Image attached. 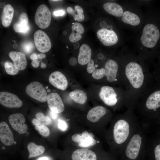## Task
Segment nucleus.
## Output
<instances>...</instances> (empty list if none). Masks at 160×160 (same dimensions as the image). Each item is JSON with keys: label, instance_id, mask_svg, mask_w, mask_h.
I'll list each match as a JSON object with an SVG mask.
<instances>
[{"label": "nucleus", "instance_id": "f257e3e1", "mask_svg": "<svg viewBox=\"0 0 160 160\" xmlns=\"http://www.w3.org/2000/svg\"><path fill=\"white\" fill-rule=\"evenodd\" d=\"M121 75L128 98L127 108L134 110L138 100L154 79L148 65L132 50L124 47Z\"/></svg>", "mask_w": 160, "mask_h": 160}, {"label": "nucleus", "instance_id": "f03ea898", "mask_svg": "<svg viewBox=\"0 0 160 160\" xmlns=\"http://www.w3.org/2000/svg\"><path fill=\"white\" fill-rule=\"evenodd\" d=\"M140 120L134 111L127 108L116 117L106 133V137L111 150L120 153L137 127Z\"/></svg>", "mask_w": 160, "mask_h": 160}, {"label": "nucleus", "instance_id": "7ed1b4c3", "mask_svg": "<svg viewBox=\"0 0 160 160\" xmlns=\"http://www.w3.org/2000/svg\"><path fill=\"white\" fill-rule=\"evenodd\" d=\"M142 28L135 39L132 50L148 66L158 52L156 48L160 39V30L153 20L150 10H147Z\"/></svg>", "mask_w": 160, "mask_h": 160}, {"label": "nucleus", "instance_id": "20e7f679", "mask_svg": "<svg viewBox=\"0 0 160 160\" xmlns=\"http://www.w3.org/2000/svg\"><path fill=\"white\" fill-rule=\"evenodd\" d=\"M140 120L151 122L160 116V81L154 79L138 100L134 109Z\"/></svg>", "mask_w": 160, "mask_h": 160}, {"label": "nucleus", "instance_id": "39448f33", "mask_svg": "<svg viewBox=\"0 0 160 160\" xmlns=\"http://www.w3.org/2000/svg\"><path fill=\"white\" fill-rule=\"evenodd\" d=\"M124 9L118 19L123 29L129 30L137 34L140 32L145 19V14L140 6L135 1H123Z\"/></svg>", "mask_w": 160, "mask_h": 160}, {"label": "nucleus", "instance_id": "423d86ee", "mask_svg": "<svg viewBox=\"0 0 160 160\" xmlns=\"http://www.w3.org/2000/svg\"><path fill=\"white\" fill-rule=\"evenodd\" d=\"M98 96L105 105L114 110L127 108V94L125 90L121 87L104 85L100 88Z\"/></svg>", "mask_w": 160, "mask_h": 160}, {"label": "nucleus", "instance_id": "0eeeda50", "mask_svg": "<svg viewBox=\"0 0 160 160\" xmlns=\"http://www.w3.org/2000/svg\"><path fill=\"white\" fill-rule=\"evenodd\" d=\"M121 51L116 59L109 58L105 63L103 68L105 71L103 80L106 85H117L123 88L121 75Z\"/></svg>", "mask_w": 160, "mask_h": 160}, {"label": "nucleus", "instance_id": "6e6552de", "mask_svg": "<svg viewBox=\"0 0 160 160\" xmlns=\"http://www.w3.org/2000/svg\"><path fill=\"white\" fill-rule=\"evenodd\" d=\"M96 34L98 39L105 46H113L119 43L123 45L124 43L123 33H117L113 29L104 27L98 30Z\"/></svg>", "mask_w": 160, "mask_h": 160}, {"label": "nucleus", "instance_id": "1a4fd4ad", "mask_svg": "<svg viewBox=\"0 0 160 160\" xmlns=\"http://www.w3.org/2000/svg\"><path fill=\"white\" fill-rule=\"evenodd\" d=\"M25 92L32 98L41 102L47 101L48 96L46 90L40 82L35 81L31 82L26 86Z\"/></svg>", "mask_w": 160, "mask_h": 160}, {"label": "nucleus", "instance_id": "9d476101", "mask_svg": "<svg viewBox=\"0 0 160 160\" xmlns=\"http://www.w3.org/2000/svg\"><path fill=\"white\" fill-rule=\"evenodd\" d=\"M35 21L40 28L45 29L49 25L51 20V12L45 4H42L37 8L34 17Z\"/></svg>", "mask_w": 160, "mask_h": 160}, {"label": "nucleus", "instance_id": "9b49d317", "mask_svg": "<svg viewBox=\"0 0 160 160\" xmlns=\"http://www.w3.org/2000/svg\"><path fill=\"white\" fill-rule=\"evenodd\" d=\"M111 114L105 107L102 105L96 106L88 111L87 118L90 121L95 123L100 120L108 122L111 119Z\"/></svg>", "mask_w": 160, "mask_h": 160}, {"label": "nucleus", "instance_id": "f8f14e48", "mask_svg": "<svg viewBox=\"0 0 160 160\" xmlns=\"http://www.w3.org/2000/svg\"><path fill=\"white\" fill-rule=\"evenodd\" d=\"M71 160H107V157L100 155L95 151L85 148L73 151L71 155Z\"/></svg>", "mask_w": 160, "mask_h": 160}, {"label": "nucleus", "instance_id": "ddd939ff", "mask_svg": "<svg viewBox=\"0 0 160 160\" xmlns=\"http://www.w3.org/2000/svg\"><path fill=\"white\" fill-rule=\"evenodd\" d=\"M34 40L37 49L41 52H47L51 47V43L49 37L41 30H38L35 32Z\"/></svg>", "mask_w": 160, "mask_h": 160}, {"label": "nucleus", "instance_id": "4468645a", "mask_svg": "<svg viewBox=\"0 0 160 160\" xmlns=\"http://www.w3.org/2000/svg\"><path fill=\"white\" fill-rule=\"evenodd\" d=\"M72 140L78 143V145L82 148H87L93 145L96 143L94 138V135L92 133L85 131L81 134H73L71 137Z\"/></svg>", "mask_w": 160, "mask_h": 160}, {"label": "nucleus", "instance_id": "2eb2a0df", "mask_svg": "<svg viewBox=\"0 0 160 160\" xmlns=\"http://www.w3.org/2000/svg\"><path fill=\"white\" fill-rule=\"evenodd\" d=\"M0 103L9 108H18L22 105V101L16 95L7 92H0Z\"/></svg>", "mask_w": 160, "mask_h": 160}, {"label": "nucleus", "instance_id": "dca6fc26", "mask_svg": "<svg viewBox=\"0 0 160 160\" xmlns=\"http://www.w3.org/2000/svg\"><path fill=\"white\" fill-rule=\"evenodd\" d=\"M8 120L12 128L18 133L23 134L27 130V126L25 123V119L22 114H12L9 116Z\"/></svg>", "mask_w": 160, "mask_h": 160}, {"label": "nucleus", "instance_id": "f3484780", "mask_svg": "<svg viewBox=\"0 0 160 160\" xmlns=\"http://www.w3.org/2000/svg\"><path fill=\"white\" fill-rule=\"evenodd\" d=\"M47 102L48 106L52 111L58 113L64 111V105L61 97L57 93L52 92L49 94Z\"/></svg>", "mask_w": 160, "mask_h": 160}, {"label": "nucleus", "instance_id": "a211bd4d", "mask_svg": "<svg viewBox=\"0 0 160 160\" xmlns=\"http://www.w3.org/2000/svg\"><path fill=\"white\" fill-rule=\"evenodd\" d=\"M49 83L55 87L64 90L68 85V81L65 76L59 71L52 72L49 78Z\"/></svg>", "mask_w": 160, "mask_h": 160}, {"label": "nucleus", "instance_id": "6ab92c4d", "mask_svg": "<svg viewBox=\"0 0 160 160\" xmlns=\"http://www.w3.org/2000/svg\"><path fill=\"white\" fill-rule=\"evenodd\" d=\"M104 10L108 14L119 19L122 16L124 9V6L122 1L121 4L113 1H108L103 5Z\"/></svg>", "mask_w": 160, "mask_h": 160}, {"label": "nucleus", "instance_id": "aec40b11", "mask_svg": "<svg viewBox=\"0 0 160 160\" xmlns=\"http://www.w3.org/2000/svg\"><path fill=\"white\" fill-rule=\"evenodd\" d=\"M0 140L3 144L7 146L12 145L15 142L13 134L5 122L0 123Z\"/></svg>", "mask_w": 160, "mask_h": 160}, {"label": "nucleus", "instance_id": "412c9836", "mask_svg": "<svg viewBox=\"0 0 160 160\" xmlns=\"http://www.w3.org/2000/svg\"><path fill=\"white\" fill-rule=\"evenodd\" d=\"M16 68L19 70L25 69L27 65V61L25 54L23 52L11 51L9 54Z\"/></svg>", "mask_w": 160, "mask_h": 160}, {"label": "nucleus", "instance_id": "4be33fe9", "mask_svg": "<svg viewBox=\"0 0 160 160\" xmlns=\"http://www.w3.org/2000/svg\"><path fill=\"white\" fill-rule=\"evenodd\" d=\"M28 18L26 14L22 13L19 15L18 21L13 25L14 31L17 33H25L29 30Z\"/></svg>", "mask_w": 160, "mask_h": 160}, {"label": "nucleus", "instance_id": "5701e85b", "mask_svg": "<svg viewBox=\"0 0 160 160\" xmlns=\"http://www.w3.org/2000/svg\"><path fill=\"white\" fill-rule=\"evenodd\" d=\"M92 50L87 44H83L79 49V52L78 57V62L82 65L87 64L91 59Z\"/></svg>", "mask_w": 160, "mask_h": 160}, {"label": "nucleus", "instance_id": "b1692460", "mask_svg": "<svg viewBox=\"0 0 160 160\" xmlns=\"http://www.w3.org/2000/svg\"><path fill=\"white\" fill-rule=\"evenodd\" d=\"M14 9L10 4H7L3 7L1 15V21L5 27H8L10 25L14 14Z\"/></svg>", "mask_w": 160, "mask_h": 160}, {"label": "nucleus", "instance_id": "393cba45", "mask_svg": "<svg viewBox=\"0 0 160 160\" xmlns=\"http://www.w3.org/2000/svg\"><path fill=\"white\" fill-rule=\"evenodd\" d=\"M70 97L75 103L81 104H85L87 101V96L85 91L80 89H76L71 92Z\"/></svg>", "mask_w": 160, "mask_h": 160}, {"label": "nucleus", "instance_id": "a878e982", "mask_svg": "<svg viewBox=\"0 0 160 160\" xmlns=\"http://www.w3.org/2000/svg\"><path fill=\"white\" fill-rule=\"evenodd\" d=\"M27 148L29 152L28 159L40 155L45 151L44 146L37 145L33 142L29 143L27 145Z\"/></svg>", "mask_w": 160, "mask_h": 160}, {"label": "nucleus", "instance_id": "bb28decb", "mask_svg": "<svg viewBox=\"0 0 160 160\" xmlns=\"http://www.w3.org/2000/svg\"><path fill=\"white\" fill-rule=\"evenodd\" d=\"M155 60L156 61L153 63V68L151 72L154 79L160 81V52L158 53L153 60Z\"/></svg>", "mask_w": 160, "mask_h": 160}, {"label": "nucleus", "instance_id": "cd10ccee", "mask_svg": "<svg viewBox=\"0 0 160 160\" xmlns=\"http://www.w3.org/2000/svg\"><path fill=\"white\" fill-rule=\"evenodd\" d=\"M6 73L10 75H15L19 72V70L15 66L14 64L9 62H6L4 65Z\"/></svg>", "mask_w": 160, "mask_h": 160}, {"label": "nucleus", "instance_id": "c85d7f7f", "mask_svg": "<svg viewBox=\"0 0 160 160\" xmlns=\"http://www.w3.org/2000/svg\"><path fill=\"white\" fill-rule=\"evenodd\" d=\"M105 73V68L103 67L100 69L96 68L92 73V76L95 79L100 80L104 79Z\"/></svg>", "mask_w": 160, "mask_h": 160}, {"label": "nucleus", "instance_id": "c756f323", "mask_svg": "<svg viewBox=\"0 0 160 160\" xmlns=\"http://www.w3.org/2000/svg\"><path fill=\"white\" fill-rule=\"evenodd\" d=\"M67 11L73 17L74 19L78 21L81 22L83 21L84 19V16L83 14H76L75 10L71 7H68L67 8Z\"/></svg>", "mask_w": 160, "mask_h": 160}, {"label": "nucleus", "instance_id": "7c9ffc66", "mask_svg": "<svg viewBox=\"0 0 160 160\" xmlns=\"http://www.w3.org/2000/svg\"><path fill=\"white\" fill-rule=\"evenodd\" d=\"M72 31L76 32L80 34H83L84 31V28L80 23L76 22L73 23L71 26Z\"/></svg>", "mask_w": 160, "mask_h": 160}, {"label": "nucleus", "instance_id": "2f4dec72", "mask_svg": "<svg viewBox=\"0 0 160 160\" xmlns=\"http://www.w3.org/2000/svg\"><path fill=\"white\" fill-rule=\"evenodd\" d=\"M82 38V36L76 31H72L71 33L69 39L71 42L72 43L76 42L81 39Z\"/></svg>", "mask_w": 160, "mask_h": 160}, {"label": "nucleus", "instance_id": "473e14b6", "mask_svg": "<svg viewBox=\"0 0 160 160\" xmlns=\"http://www.w3.org/2000/svg\"><path fill=\"white\" fill-rule=\"evenodd\" d=\"M22 47L23 50L25 52L29 53L32 51L34 46L32 42L28 41L23 43Z\"/></svg>", "mask_w": 160, "mask_h": 160}, {"label": "nucleus", "instance_id": "72a5a7b5", "mask_svg": "<svg viewBox=\"0 0 160 160\" xmlns=\"http://www.w3.org/2000/svg\"><path fill=\"white\" fill-rule=\"evenodd\" d=\"M38 131L40 135L44 137H47L49 134L50 131L49 129L47 127L44 125H40Z\"/></svg>", "mask_w": 160, "mask_h": 160}, {"label": "nucleus", "instance_id": "f704fd0d", "mask_svg": "<svg viewBox=\"0 0 160 160\" xmlns=\"http://www.w3.org/2000/svg\"><path fill=\"white\" fill-rule=\"evenodd\" d=\"M58 127L60 130L65 131L67 129L68 125L67 123L65 121L59 119L58 120Z\"/></svg>", "mask_w": 160, "mask_h": 160}, {"label": "nucleus", "instance_id": "c9c22d12", "mask_svg": "<svg viewBox=\"0 0 160 160\" xmlns=\"http://www.w3.org/2000/svg\"><path fill=\"white\" fill-rule=\"evenodd\" d=\"M95 69L94 61L93 60L91 59L87 64L86 69L87 72L89 73H92Z\"/></svg>", "mask_w": 160, "mask_h": 160}, {"label": "nucleus", "instance_id": "e433bc0d", "mask_svg": "<svg viewBox=\"0 0 160 160\" xmlns=\"http://www.w3.org/2000/svg\"><path fill=\"white\" fill-rule=\"evenodd\" d=\"M36 117L37 119L41 121H44L45 116L44 114L41 112H38L36 115Z\"/></svg>", "mask_w": 160, "mask_h": 160}, {"label": "nucleus", "instance_id": "4c0bfd02", "mask_svg": "<svg viewBox=\"0 0 160 160\" xmlns=\"http://www.w3.org/2000/svg\"><path fill=\"white\" fill-rule=\"evenodd\" d=\"M65 12L64 10H60L55 11L53 12L54 15L56 16H62L65 14Z\"/></svg>", "mask_w": 160, "mask_h": 160}, {"label": "nucleus", "instance_id": "58836bf2", "mask_svg": "<svg viewBox=\"0 0 160 160\" xmlns=\"http://www.w3.org/2000/svg\"><path fill=\"white\" fill-rule=\"evenodd\" d=\"M74 9L75 11L78 13L83 14V9L78 5H75L74 7Z\"/></svg>", "mask_w": 160, "mask_h": 160}, {"label": "nucleus", "instance_id": "ea45409f", "mask_svg": "<svg viewBox=\"0 0 160 160\" xmlns=\"http://www.w3.org/2000/svg\"><path fill=\"white\" fill-rule=\"evenodd\" d=\"M39 62L37 60H33L31 62V65L34 68H36L39 66Z\"/></svg>", "mask_w": 160, "mask_h": 160}, {"label": "nucleus", "instance_id": "a19ab883", "mask_svg": "<svg viewBox=\"0 0 160 160\" xmlns=\"http://www.w3.org/2000/svg\"><path fill=\"white\" fill-rule=\"evenodd\" d=\"M32 124L35 126H40L41 124V121L37 119H34L32 120Z\"/></svg>", "mask_w": 160, "mask_h": 160}, {"label": "nucleus", "instance_id": "79ce46f5", "mask_svg": "<svg viewBox=\"0 0 160 160\" xmlns=\"http://www.w3.org/2000/svg\"><path fill=\"white\" fill-rule=\"evenodd\" d=\"M44 122L47 125H49L51 123V120L50 118L48 116H45Z\"/></svg>", "mask_w": 160, "mask_h": 160}, {"label": "nucleus", "instance_id": "37998d69", "mask_svg": "<svg viewBox=\"0 0 160 160\" xmlns=\"http://www.w3.org/2000/svg\"><path fill=\"white\" fill-rule=\"evenodd\" d=\"M30 58L33 60H37L38 59L37 55L35 53H33L31 55Z\"/></svg>", "mask_w": 160, "mask_h": 160}, {"label": "nucleus", "instance_id": "c03bdc74", "mask_svg": "<svg viewBox=\"0 0 160 160\" xmlns=\"http://www.w3.org/2000/svg\"><path fill=\"white\" fill-rule=\"evenodd\" d=\"M69 62L70 64L72 65H75L76 63V60L75 58H72L69 60Z\"/></svg>", "mask_w": 160, "mask_h": 160}, {"label": "nucleus", "instance_id": "a18cd8bd", "mask_svg": "<svg viewBox=\"0 0 160 160\" xmlns=\"http://www.w3.org/2000/svg\"><path fill=\"white\" fill-rule=\"evenodd\" d=\"M38 59L41 60L42 59L45 58L46 57L45 54L43 53H39L37 54Z\"/></svg>", "mask_w": 160, "mask_h": 160}, {"label": "nucleus", "instance_id": "49530a36", "mask_svg": "<svg viewBox=\"0 0 160 160\" xmlns=\"http://www.w3.org/2000/svg\"><path fill=\"white\" fill-rule=\"evenodd\" d=\"M57 113L51 111V115L53 119H55L57 117Z\"/></svg>", "mask_w": 160, "mask_h": 160}, {"label": "nucleus", "instance_id": "de8ad7c7", "mask_svg": "<svg viewBox=\"0 0 160 160\" xmlns=\"http://www.w3.org/2000/svg\"><path fill=\"white\" fill-rule=\"evenodd\" d=\"M46 64L42 62H41V68H44L46 67Z\"/></svg>", "mask_w": 160, "mask_h": 160}, {"label": "nucleus", "instance_id": "09e8293b", "mask_svg": "<svg viewBox=\"0 0 160 160\" xmlns=\"http://www.w3.org/2000/svg\"><path fill=\"white\" fill-rule=\"evenodd\" d=\"M38 160H49V159L46 157H43L39 158Z\"/></svg>", "mask_w": 160, "mask_h": 160}, {"label": "nucleus", "instance_id": "8fccbe9b", "mask_svg": "<svg viewBox=\"0 0 160 160\" xmlns=\"http://www.w3.org/2000/svg\"><path fill=\"white\" fill-rule=\"evenodd\" d=\"M160 121V116L156 119L153 121V122L159 121Z\"/></svg>", "mask_w": 160, "mask_h": 160}, {"label": "nucleus", "instance_id": "3c124183", "mask_svg": "<svg viewBox=\"0 0 160 160\" xmlns=\"http://www.w3.org/2000/svg\"><path fill=\"white\" fill-rule=\"evenodd\" d=\"M50 90L49 89H48L47 90V92H50Z\"/></svg>", "mask_w": 160, "mask_h": 160}, {"label": "nucleus", "instance_id": "603ef678", "mask_svg": "<svg viewBox=\"0 0 160 160\" xmlns=\"http://www.w3.org/2000/svg\"><path fill=\"white\" fill-rule=\"evenodd\" d=\"M51 1H60L59 0H52Z\"/></svg>", "mask_w": 160, "mask_h": 160}, {"label": "nucleus", "instance_id": "864d4df0", "mask_svg": "<svg viewBox=\"0 0 160 160\" xmlns=\"http://www.w3.org/2000/svg\"><path fill=\"white\" fill-rule=\"evenodd\" d=\"M48 88V87H47H47H46L45 88H46V89H47V88Z\"/></svg>", "mask_w": 160, "mask_h": 160}]
</instances>
